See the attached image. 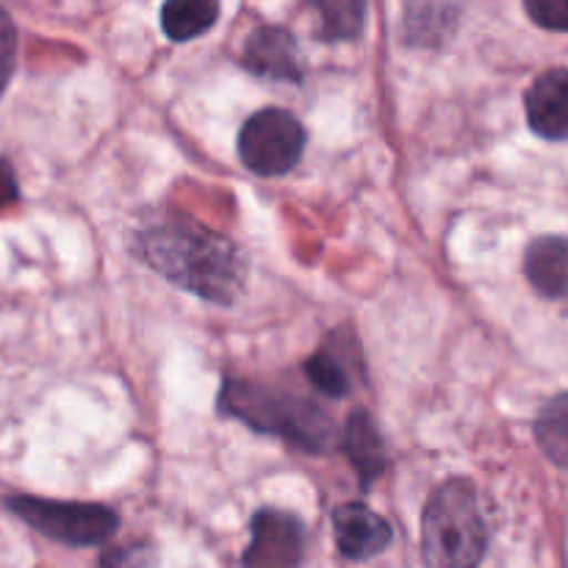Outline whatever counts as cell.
<instances>
[{
  "instance_id": "obj_2",
  "label": "cell",
  "mask_w": 568,
  "mask_h": 568,
  "mask_svg": "<svg viewBox=\"0 0 568 568\" xmlns=\"http://www.w3.org/2000/svg\"><path fill=\"white\" fill-rule=\"evenodd\" d=\"M488 547L475 486L464 477L442 483L422 514V560L427 568H477Z\"/></svg>"
},
{
  "instance_id": "obj_4",
  "label": "cell",
  "mask_w": 568,
  "mask_h": 568,
  "mask_svg": "<svg viewBox=\"0 0 568 568\" xmlns=\"http://www.w3.org/2000/svg\"><path fill=\"white\" fill-rule=\"evenodd\" d=\"M9 510L20 516L28 527L67 547H98L105 544L120 527V516L105 505L59 503V499L11 497Z\"/></svg>"
},
{
  "instance_id": "obj_6",
  "label": "cell",
  "mask_w": 568,
  "mask_h": 568,
  "mask_svg": "<svg viewBox=\"0 0 568 568\" xmlns=\"http://www.w3.org/2000/svg\"><path fill=\"white\" fill-rule=\"evenodd\" d=\"M305 555V525L286 510L264 508L253 519V544L244 568H300Z\"/></svg>"
},
{
  "instance_id": "obj_9",
  "label": "cell",
  "mask_w": 568,
  "mask_h": 568,
  "mask_svg": "<svg viewBox=\"0 0 568 568\" xmlns=\"http://www.w3.org/2000/svg\"><path fill=\"white\" fill-rule=\"evenodd\" d=\"M527 122L532 131L549 142H566L568 139V70L544 72L536 78L525 98Z\"/></svg>"
},
{
  "instance_id": "obj_3",
  "label": "cell",
  "mask_w": 568,
  "mask_h": 568,
  "mask_svg": "<svg viewBox=\"0 0 568 568\" xmlns=\"http://www.w3.org/2000/svg\"><path fill=\"white\" fill-rule=\"evenodd\" d=\"M220 408L222 414L236 416L261 433L286 438L294 447L308 453H325L336 438L333 419L320 405L258 383L225 381L220 392Z\"/></svg>"
},
{
  "instance_id": "obj_20",
  "label": "cell",
  "mask_w": 568,
  "mask_h": 568,
  "mask_svg": "<svg viewBox=\"0 0 568 568\" xmlns=\"http://www.w3.org/2000/svg\"><path fill=\"white\" fill-rule=\"evenodd\" d=\"M17 197V186H14V178H11V170L6 161H0V205L11 203Z\"/></svg>"
},
{
  "instance_id": "obj_5",
  "label": "cell",
  "mask_w": 568,
  "mask_h": 568,
  "mask_svg": "<svg viewBox=\"0 0 568 568\" xmlns=\"http://www.w3.org/2000/svg\"><path fill=\"white\" fill-rule=\"evenodd\" d=\"M305 139L303 122L292 111L261 109L239 131V159L255 175H286L303 159Z\"/></svg>"
},
{
  "instance_id": "obj_13",
  "label": "cell",
  "mask_w": 568,
  "mask_h": 568,
  "mask_svg": "<svg viewBox=\"0 0 568 568\" xmlns=\"http://www.w3.org/2000/svg\"><path fill=\"white\" fill-rule=\"evenodd\" d=\"M303 369L305 375H308V381L314 383V388H320L327 397L342 399L353 392V372H349V366L342 361L336 344L327 342L320 353L311 355V358L305 361Z\"/></svg>"
},
{
  "instance_id": "obj_16",
  "label": "cell",
  "mask_w": 568,
  "mask_h": 568,
  "mask_svg": "<svg viewBox=\"0 0 568 568\" xmlns=\"http://www.w3.org/2000/svg\"><path fill=\"white\" fill-rule=\"evenodd\" d=\"M458 6H408V39L410 42H442L444 28L453 31Z\"/></svg>"
},
{
  "instance_id": "obj_7",
  "label": "cell",
  "mask_w": 568,
  "mask_h": 568,
  "mask_svg": "<svg viewBox=\"0 0 568 568\" xmlns=\"http://www.w3.org/2000/svg\"><path fill=\"white\" fill-rule=\"evenodd\" d=\"M244 67L272 81H303L305 59L288 28L261 26L244 42Z\"/></svg>"
},
{
  "instance_id": "obj_8",
  "label": "cell",
  "mask_w": 568,
  "mask_h": 568,
  "mask_svg": "<svg viewBox=\"0 0 568 568\" xmlns=\"http://www.w3.org/2000/svg\"><path fill=\"white\" fill-rule=\"evenodd\" d=\"M336 547L349 560H369L392 544V525L366 505H342L333 514Z\"/></svg>"
},
{
  "instance_id": "obj_19",
  "label": "cell",
  "mask_w": 568,
  "mask_h": 568,
  "mask_svg": "<svg viewBox=\"0 0 568 568\" xmlns=\"http://www.w3.org/2000/svg\"><path fill=\"white\" fill-rule=\"evenodd\" d=\"M150 552L144 547H122L111 549L100 560V568H148Z\"/></svg>"
},
{
  "instance_id": "obj_14",
  "label": "cell",
  "mask_w": 568,
  "mask_h": 568,
  "mask_svg": "<svg viewBox=\"0 0 568 568\" xmlns=\"http://www.w3.org/2000/svg\"><path fill=\"white\" fill-rule=\"evenodd\" d=\"M536 438L547 458L568 469V394L552 399L536 422Z\"/></svg>"
},
{
  "instance_id": "obj_18",
  "label": "cell",
  "mask_w": 568,
  "mask_h": 568,
  "mask_svg": "<svg viewBox=\"0 0 568 568\" xmlns=\"http://www.w3.org/2000/svg\"><path fill=\"white\" fill-rule=\"evenodd\" d=\"M17 61V28L9 11L0 9V94H3L6 83H9L11 72H14Z\"/></svg>"
},
{
  "instance_id": "obj_17",
  "label": "cell",
  "mask_w": 568,
  "mask_h": 568,
  "mask_svg": "<svg viewBox=\"0 0 568 568\" xmlns=\"http://www.w3.org/2000/svg\"><path fill=\"white\" fill-rule=\"evenodd\" d=\"M527 17L549 31H568V0H527Z\"/></svg>"
},
{
  "instance_id": "obj_10",
  "label": "cell",
  "mask_w": 568,
  "mask_h": 568,
  "mask_svg": "<svg viewBox=\"0 0 568 568\" xmlns=\"http://www.w3.org/2000/svg\"><path fill=\"white\" fill-rule=\"evenodd\" d=\"M525 275L544 297H568V239H536L525 253Z\"/></svg>"
},
{
  "instance_id": "obj_1",
  "label": "cell",
  "mask_w": 568,
  "mask_h": 568,
  "mask_svg": "<svg viewBox=\"0 0 568 568\" xmlns=\"http://www.w3.org/2000/svg\"><path fill=\"white\" fill-rule=\"evenodd\" d=\"M136 250L150 270L209 303L231 305L244 286L239 250L200 222L181 216L159 222L139 236Z\"/></svg>"
},
{
  "instance_id": "obj_12",
  "label": "cell",
  "mask_w": 568,
  "mask_h": 568,
  "mask_svg": "<svg viewBox=\"0 0 568 568\" xmlns=\"http://www.w3.org/2000/svg\"><path fill=\"white\" fill-rule=\"evenodd\" d=\"M220 17V6L211 0H172L161 11V26L164 33L175 42H189L209 31Z\"/></svg>"
},
{
  "instance_id": "obj_15",
  "label": "cell",
  "mask_w": 568,
  "mask_h": 568,
  "mask_svg": "<svg viewBox=\"0 0 568 568\" xmlns=\"http://www.w3.org/2000/svg\"><path fill=\"white\" fill-rule=\"evenodd\" d=\"M316 11L322 17V39L336 42V39L358 37L366 6L358 0H325L316 3Z\"/></svg>"
},
{
  "instance_id": "obj_11",
  "label": "cell",
  "mask_w": 568,
  "mask_h": 568,
  "mask_svg": "<svg viewBox=\"0 0 568 568\" xmlns=\"http://www.w3.org/2000/svg\"><path fill=\"white\" fill-rule=\"evenodd\" d=\"M344 453H347L349 464L358 471L364 488H369L377 477L386 471L388 466V453L386 444H383L381 430H377L375 419L369 416V410L358 408L347 419V430H344Z\"/></svg>"
}]
</instances>
